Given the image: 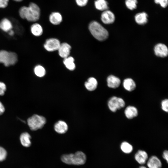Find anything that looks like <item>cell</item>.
Wrapping results in <instances>:
<instances>
[{
	"label": "cell",
	"mask_w": 168,
	"mask_h": 168,
	"mask_svg": "<svg viewBox=\"0 0 168 168\" xmlns=\"http://www.w3.org/2000/svg\"><path fill=\"white\" fill-rule=\"evenodd\" d=\"M19 14L22 19H26L28 21L34 22L40 18V8L36 4L31 2L28 7H21L19 9Z\"/></svg>",
	"instance_id": "6da1fadb"
},
{
	"label": "cell",
	"mask_w": 168,
	"mask_h": 168,
	"mask_svg": "<svg viewBox=\"0 0 168 168\" xmlns=\"http://www.w3.org/2000/svg\"><path fill=\"white\" fill-rule=\"evenodd\" d=\"M88 27L91 34L98 40L102 41L108 38L109 36L108 31L97 21H91Z\"/></svg>",
	"instance_id": "7a4b0ae2"
},
{
	"label": "cell",
	"mask_w": 168,
	"mask_h": 168,
	"mask_svg": "<svg viewBox=\"0 0 168 168\" xmlns=\"http://www.w3.org/2000/svg\"><path fill=\"white\" fill-rule=\"evenodd\" d=\"M61 160L63 162L67 164L79 165L85 163L86 156L83 152L77 151L74 154L63 155Z\"/></svg>",
	"instance_id": "3957f363"
},
{
	"label": "cell",
	"mask_w": 168,
	"mask_h": 168,
	"mask_svg": "<svg viewBox=\"0 0 168 168\" xmlns=\"http://www.w3.org/2000/svg\"><path fill=\"white\" fill-rule=\"evenodd\" d=\"M18 61V56L15 53L5 50H0V63L8 67L16 64Z\"/></svg>",
	"instance_id": "277c9868"
},
{
	"label": "cell",
	"mask_w": 168,
	"mask_h": 168,
	"mask_svg": "<svg viewBox=\"0 0 168 168\" xmlns=\"http://www.w3.org/2000/svg\"><path fill=\"white\" fill-rule=\"evenodd\" d=\"M27 123L30 129L35 131L42 128L46 123V119L43 116L35 114L27 119Z\"/></svg>",
	"instance_id": "5b68a950"
},
{
	"label": "cell",
	"mask_w": 168,
	"mask_h": 168,
	"mask_svg": "<svg viewBox=\"0 0 168 168\" xmlns=\"http://www.w3.org/2000/svg\"><path fill=\"white\" fill-rule=\"evenodd\" d=\"M108 104L110 110L113 112H115L117 110L124 107L125 103L121 98L113 96L110 99Z\"/></svg>",
	"instance_id": "8992f818"
},
{
	"label": "cell",
	"mask_w": 168,
	"mask_h": 168,
	"mask_svg": "<svg viewBox=\"0 0 168 168\" xmlns=\"http://www.w3.org/2000/svg\"><path fill=\"white\" fill-rule=\"evenodd\" d=\"M149 156L145 150L139 149L133 154V158L135 162L139 165H145Z\"/></svg>",
	"instance_id": "52a82bcc"
},
{
	"label": "cell",
	"mask_w": 168,
	"mask_h": 168,
	"mask_svg": "<svg viewBox=\"0 0 168 168\" xmlns=\"http://www.w3.org/2000/svg\"><path fill=\"white\" fill-rule=\"evenodd\" d=\"M146 164L148 168H162L163 167L161 159L154 155L149 156Z\"/></svg>",
	"instance_id": "ba28073f"
},
{
	"label": "cell",
	"mask_w": 168,
	"mask_h": 168,
	"mask_svg": "<svg viewBox=\"0 0 168 168\" xmlns=\"http://www.w3.org/2000/svg\"><path fill=\"white\" fill-rule=\"evenodd\" d=\"M60 44L58 39L54 38H50L46 40L44 46L47 51L52 52L58 50Z\"/></svg>",
	"instance_id": "9c48e42d"
},
{
	"label": "cell",
	"mask_w": 168,
	"mask_h": 168,
	"mask_svg": "<svg viewBox=\"0 0 168 168\" xmlns=\"http://www.w3.org/2000/svg\"><path fill=\"white\" fill-rule=\"evenodd\" d=\"M101 19L102 21L105 24H112L115 21V16L111 11L107 10L103 11L101 13Z\"/></svg>",
	"instance_id": "30bf717a"
},
{
	"label": "cell",
	"mask_w": 168,
	"mask_h": 168,
	"mask_svg": "<svg viewBox=\"0 0 168 168\" xmlns=\"http://www.w3.org/2000/svg\"><path fill=\"white\" fill-rule=\"evenodd\" d=\"M154 51L156 56L160 57H165L168 54L167 47L165 44L162 43L158 44L155 46Z\"/></svg>",
	"instance_id": "8fae6325"
},
{
	"label": "cell",
	"mask_w": 168,
	"mask_h": 168,
	"mask_svg": "<svg viewBox=\"0 0 168 168\" xmlns=\"http://www.w3.org/2000/svg\"><path fill=\"white\" fill-rule=\"evenodd\" d=\"M71 49V46L68 44L66 43L61 44L58 49L59 56L64 58L68 57Z\"/></svg>",
	"instance_id": "7c38bea8"
},
{
	"label": "cell",
	"mask_w": 168,
	"mask_h": 168,
	"mask_svg": "<svg viewBox=\"0 0 168 168\" xmlns=\"http://www.w3.org/2000/svg\"><path fill=\"white\" fill-rule=\"evenodd\" d=\"M119 149L121 152L126 155H130L134 151L133 147L129 142L124 141L122 142L120 146Z\"/></svg>",
	"instance_id": "4fadbf2b"
},
{
	"label": "cell",
	"mask_w": 168,
	"mask_h": 168,
	"mask_svg": "<svg viewBox=\"0 0 168 168\" xmlns=\"http://www.w3.org/2000/svg\"><path fill=\"white\" fill-rule=\"evenodd\" d=\"M54 129L58 133L63 134L68 130V127L67 123L64 121L59 120L54 125Z\"/></svg>",
	"instance_id": "5bb4252c"
},
{
	"label": "cell",
	"mask_w": 168,
	"mask_h": 168,
	"mask_svg": "<svg viewBox=\"0 0 168 168\" xmlns=\"http://www.w3.org/2000/svg\"><path fill=\"white\" fill-rule=\"evenodd\" d=\"M13 25L12 22L9 19L4 18L0 21V29L5 32H8L12 30Z\"/></svg>",
	"instance_id": "9a60e30c"
},
{
	"label": "cell",
	"mask_w": 168,
	"mask_h": 168,
	"mask_svg": "<svg viewBox=\"0 0 168 168\" xmlns=\"http://www.w3.org/2000/svg\"><path fill=\"white\" fill-rule=\"evenodd\" d=\"M108 86L111 88H116L120 85V79L113 75L109 76L107 79Z\"/></svg>",
	"instance_id": "2e32d148"
},
{
	"label": "cell",
	"mask_w": 168,
	"mask_h": 168,
	"mask_svg": "<svg viewBox=\"0 0 168 168\" xmlns=\"http://www.w3.org/2000/svg\"><path fill=\"white\" fill-rule=\"evenodd\" d=\"M49 21L52 24L58 25L60 24L62 21L61 14L58 12H53L49 16Z\"/></svg>",
	"instance_id": "e0dca14e"
},
{
	"label": "cell",
	"mask_w": 168,
	"mask_h": 168,
	"mask_svg": "<svg viewBox=\"0 0 168 168\" xmlns=\"http://www.w3.org/2000/svg\"><path fill=\"white\" fill-rule=\"evenodd\" d=\"M30 29L31 34L35 36H40L43 33V29L41 26L37 23L32 24L30 27Z\"/></svg>",
	"instance_id": "ac0fdd59"
},
{
	"label": "cell",
	"mask_w": 168,
	"mask_h": 168,
	"mask_svg": "<svg viewBox=\"0 0 168 168\" xmlns=\"http://www.w3.org/2000/svg\"><path fill=\"white\" fill-rule=\"evenodd\" d=\"M147 14L145 12L137 13L135 16L134 18L136 23L140 25H143L147 22Z\"/></svg>",
	"instance_id": "d6986e66"
},
{
	"label": "cell",
	"mask_w": 168,
	"mask_h": 168,
	"mask_svg": "<svg viewBox=\"0 0 168 168\" xmlns=\"http://www.w3.org/2000/svg\"><path fill=\"white\" fill-rule=\"evenodd\" d=\"M97 84L98 82L96 79L93 77H90L85 82L84 85L88 90L92 91L96 89Z\"/></svg>",
	"instance_id": "ffe728a7"
},
{
	"label": "cell",
	"mask_w": 168,
	"mask_h": 168,
	"mask_svg": "<svg viewBox=\"0 0 168 168\" xmlns=\"http://www.w3.org/2000/svg\"><path fill=\"white\" fill-rule=\"evenodd\" d=\"M124 113L126 117L128 119H132L136 117L138 114V111L134 106H129L125 109Z\"/></svg>",
	"instance_id": "44dd1931"
},
{
	"label": "cell",
	"mask_w": 168,
	"mask_h": 168,
	"mask_svg": "<svg viewBox=\"0 0 168 168\" xmlns=\"http://www.w3.org/2000/svg\"><path fill=\"white\" fill-rule=\"evenodd\" d=\"M30 138V135L27 132H24L22 133L20 137L21 143L25 147H28L30 146L31 144Z\"/></svg>",
	"instance_id": "7402d4cb"
},
{
	"label": "cell",
	"mask_w": 168,
	"mask_h": 168,
	"mask_svg": "<svg viewBox=\"0 0 168 168\" xmlns=\"http://www.w3.org/2000/svg\"><path fill=\"white\" fill-rule=\"evenodd\" d=\"M124 88L127 91H131L135 89L136 87L134 81L131 78H127L124 79L123 83Z\"/></svg>",
	"instance_id": "603a6c76"
},
{
	"label": "cell",
	"mask_w": 168,
	"mask_h": 168,
	"mask_svg": "<svg viewBox=\"0 0 168 168\" xmlns=\"http://www.w3.org/2000/svg\"><path fill=\"white\" fill-rule=\"evenodd\" d=\"M94 4L95 8L98 10L104 11L108 10V3L106 0H96Z\"/></svg>",
	"instance_id": "cb8c5ba5"
},
{
	"label": "cell",
	"mask_w": 168,
	"mask_h": 168,
	"mask_svg": "<svg viewBox=\"0 0 168 168\" xmlns=\"http://www.w3.org/2000/svg\"><path fill=\"white\" fill-rule=\"evenodd\" d=\"M74 61V59L72 57L68 56L64 58L63 62L67 68L70 70L72 71L75 68V65Z\"/></svg>",
	"instance_id": "d4e9b609"
},
{
	"label": "cell",
	"mask_w": 168,
	"mask_h": 168,
	"mask_svg": "<svg viewBox=\"0 0 168 168\" xmlns=\"http://www.w3.org/2000/svg\"><path fill=\"white\" fill-rule=\"evenodd\" d=\"M34 71L35 75L38 77H42L46 74V71L44 68L40 65L35 66L34 68Z\"/></svg>",
	"instance_id": "484cf974"
},
{
	"label": "cell",
	"mask_w": 168,
	"mask_h": 168,
	"mask_svg": "<svg viewBox=\"0 0 168 168\" xmlns=\"http://www.w3.org/2000/svg\"><path fill=\"white\" fill-rule=\"evenodd\" d=\"M125 4L127 7L130 10L136 9L137 7V0H126Z\"/></svg>",
	"instance_id": "4316f807"
},
{
	"label": "cell",
	"mask_w": 168,
	"mask_h": 168,
	"mask_svg": "<svg viewBox=\"0 0 168 168\" xmlns=\"http://www.w3.org/2000/svg\"><path fill=\"white\" fill-rule=\"evenodd\" d=\"M7 152L6 150L0 146V162L4 160L7 157Z\"/></svg>",
	"instance_id": "83f0119b"
},
{
	"label": "cell",
	"mask_w": 168,
	"mask_h": 168,
	"mask_svg": "<svg viewBox=\"0 0 168 168\" xmlns=\"http://www.w3.org/2000/svg\"><path fill=\"white\" fill-rule=\"evenodd\" d=\"M154 2L156 3L159 4L163 8L166 7L168 4V0H154Z\"/></svg>",
	"instance_id": "f1b7e54d"
},
{
	"label": "cell",
	"mask_w": 168,
	"mask_h": 168,
	"mask_svg": "<svg viewBox=\"0 0 168 168\" xmlns=\"http://www.w3.org/2000/svg\"><path fill=\"white\" fill-rule=\"evenodd\" d=\"M161 157L165 162L167 164L168 163V151L167 149H165L162 152Z\"/></svg>",
	"instance_id": "f546056e"
},
{
	"label": "cell",
	"mask_w": 168,
	"mask_h": 168,
	"mask_svg": "<svg viewBox=\"0 0 168 168\" xmlns=\"http://www.w3.org/2000/svg\"><path fill=\"white\" fill-rule=\"evenodd\" d=\"M162 109L164 111L168 112V100L167 99H166L162 101L161 102Z\"/></svg>",
	"instance_id": "4dcf8cb0"
},
{
	"label": "cell",
	"mask_w": 168,
	"mask_h": 168,
	"mask_svg": "<svg viewBox=\"0 0 168 168\" xmlns=\"http://www.w3.org/2000/svg\"><path fill=\"white\" fill-rule=\"evenodd\" d=\"M6 90V86L5 84L3 82H0V95H3Z\"/></svg>",
	"instance_id": "1f68e13d"
},
{
	"label": "cell",
	"mask_w": 168,
	"mask_h": 168,
	"mask_svg": "<svg viewBox=\"0 0 168 168\" xmlns=\"http://www.w3.org/2000/svg\"><path fill=\"white\" fill-rule=\"evenodd\" d=\"M77 4L81 7H84L87 4L88 0H75Z\"/></svg>",
	"instance_id": "d6a6232c"
},
{
	"label": "cell",
	"mask_w": 168,
	"mask_h": 168,
	"mask_svg": "<svg viewBox=\"0 0 168 168\" xmlns=\"http://www.w3.org/2000/svg\"><path fill=\"white\" fill-rule=\"evenodd\" d=\"M9 0H0V8H6L8 5Z\"/></svg>",
	"instance_id": "836d02e7"
},
{
	"label": "cell",
	"mask_w": 168,
	"mask_h": 168,
	"mask_svg": "<svg viewBox=\"0 0 168 168\" xmlns=\"http://www.w3.org/2000/svg\"><path fill=\"white\" fill-rule=\"evenodd\" d=\"M5 108L2 103V102L0 101V115L2 114L5 111Z\"/></svg>",
	"instance_id": "e575fe53"
},
{
	"label": "cell",
	"mask_w": 168,
	"mask_h": 168,
	"mask_svg": "<svg viewBox=\"0 0 168 168\" xmlns=\"http://www.w3.org/2000/svg\"><path fill=\"white\" fill-rule=\"evenodd\" d=\"M8 34L9 35L12 36H13L14 34V31L12 30H10L8 32Z\"/></svg>",
	"instance_id": "d590c367"
},
{
	"label": "cell",
	"mask_w": 168,
	"mask_h": 168,
	"mask_svg": "<svg viewBox=\"0 0 168 168\" xmlns=\"http://www.w3.org/2000/svg\"><path fill=\"white\" fill-rule=\"evenodd\" d=\"M137 168H148L145 165H139Z\"/></svg>",
	"instance_id": "8d00e7d4"
},
{
	"label": "cell",
	"mask_w": 168,
	"mask_h": 168,
	"mask_svg": "<svg viewBox=\"0 0 168 168\" xmlns=\"http://www.w3.org/2000/svg\"><path fill=\"white\" fill-rule=\"evenodd\" d=\"M17 2H20L22 1L23 0H13Z\"/></svg>",
	"instance_id": "74e56055"
}]
</instances>
